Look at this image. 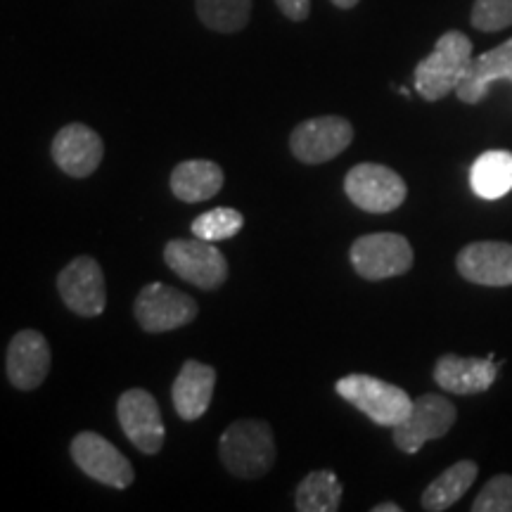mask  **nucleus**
<instances>
[{
	"mask_svg": "<svg viewBox=\"0 0 512 512\" xmlns=\"http://www.w3.org/2000/svg\"><path fill=\"white\" fill-rule=\"evenodd\" d=\"M472 62V41L463 31H446L425 60L415 67V91L422 100L437 102L460 86Z\"/></svg>",
	"mask_w": 512,
	"mask_h": 512,
	"instance_id": "obj_1",
	"label": "nucleus"
},
{
	"mask_svg": "<svg viewBox=\"0 0 512 512\" xmlns=\"http://www.w3.org/2000/svg\"><path fill=\"white\" fill-rule=\"evenodd\" d=\"M219 453L228 472L242 479L264 477L275 463V437L264 420H238L223 432Z\"/></svg>",
	"mask_w": 512,
	"mask_h": 512,
	"instance_id": "obj_2",
	"label": "nucleus"
},
{
	"mask_svg": "<svg viewBox=\"0 0 512 512\" xmlns=\"http://www.w3.org/2000/svg\"><path fill=\"white\" fill-rule=\"evenodd\" d=\"M337 394L351 406L366 413L375 425L394 427L411 413V396L396 384H389L373 375H347L335 384Z\"/></svg>",
	"mask_w": 512,
	"mask_h": 512,
	"instance_id": "obj_3",
	"label": "nucleus"
},
{
	"mask_svg": "<svg viewBox=\"0 0 512 512\" xmlns=\"http://www.w3.org/2000/svg\"><path fill=\"white\" fill-rule=\"evenodd\" d=\"M344 192L368 214H389L406 202V181L384 164H358L344 178Z\"/></svg>",
	"mask_w": 512,
	"mask_h": 512,
	"instance_id": "obj_4",
	"label": "nucleus"
},
{
	"mask_svg": "<svg viewBox=\"0 0 512 512\" xmlns=\"http://www.w3.org/2000/svg\"><path fill=\"white\" fill-rule=\"evenodd\" d=\"M351 266L366 280H387L411 271L413 247L399 233H370L351 245Z\"/></svg>",
	"mask_w": 512,
	"mask_h": 512,
	"instance_id": "obj_5",
	"label": "nucleus"
},
{
	"mask_svg": "<svg viewBox=\"0 0 512 512\" xmlns=\"http://www.w3.org/2000/svg\"><path fill=\"white\" fill-rule=\"evenodd\" d=\"M164 261L178 278L200 290H219L228 280L226 256L207 240H171L164 247Z\"/></svg>",
	"mask_w": 512,
	"mask_h": 512,
	"instance_id": "obj_6",
	"label": "nucleus"
},
{
	"mask_svg": "<svg viewBox=\"0 0 512 512\" xmlns=\"http://www.w3.org/2000/svg\"><path fill=\"white\" fill-rule=\"evenodd\" d=\"M458 418L456 406L439 394H422L413 401L411 413L394 427V444L403 453H418L425 441L441 439Z\"/></svg>",
	"mask_w": 512,
	"mask_h": 512,
	"instance_id": "obj_7",
	"label": "nucleus"
},
{
	"mask_svg": "<svg viewBox=\"0 0 512 512\" xmlns=\"http://www.w3.org/2000/svg\"><path fill=\"white\" fill-rule=\"evenodd\" d=\"M133 313L145 332H171L197 318V304L176 287L152 283L140 290Z\"/></svg>",
	"mask_w": 512,
	"mask_h": 512,
	"instance_id": "obj_8",
	"label": "nucleus"
},
{
	"mask_svg": "<svg viewBox=\"0 0 512 512\" xmlns=\"http://www.w3.org/2000/svg\"><path fill=\"white\" fill-rule=\"evenodd\" d=\"M354 140V126L344 117L306 119L292 131L290 150L304 164H325L342 155Z\"/></svg>",
	"mask_w": 512,
	"mask_h": 512,
	"instance_id": "obj_9",
	"label": "nucleus"
},
{
	"mask_svg": "<svg viewBox=\"0 0 512 512\" xmlns=\"http://www.w3.org/2000/svg\"><path fill=\"white\" fill-rule=\"evenodd\" d=\"M57 292L76 316L95 318L107 306V287L102 268L93 256H76L57 275Z\"/></svg>",
	"mask_w": 512,
	"mask_h": 512,
	"instance_id": "obj_10",
	"label": "nucleus"
},
{
	"mask_svg": "<svg viewBox=\"0 0 512 512\" xmlns=\"http://www.w3.org/2000/svg\"><path fill=\"white\" fill-rule=\"evenodd\" d=\"M72 458L95 482L114 486V489H128L133 484V467L128 458L100 434H76L72 441Z\"/></svg>",
	"mask_w": 512,
	"mask_h": 512,
	"instance_id": "obj_11",
	"label": "nucleus"
},
{
	"mask_svg": "<svg viewBox=\"0 0 512 512\" xmlns=\"http://www.w3.org/2000/svg\"><path fill=\"white\" fill-rule=\"evenodd\" d=\"M117 415L121 430L143 453H157L164 446V420L155 396L145 389H128L119 396Z\"/></svg>",
	"mask_w": 512,
	"mask_h": 512,
	"instance_id": "obj_12",
	"label": "nucleus"
},
{
	"mask_svg": "<svg viewBox=\"0 0 512 512\" xmlns=\"http://www.w3.org/2000/svg\"><path fill=\"white\" fill-rule=\"evenodd\" d=\"M456 268L465 280L486 287L512 285V245L498 240L472 242L456 256Z\"/></svg>",
	"mask_w": 512,
	"mask_h": 512,
	"instance_id": "obj_13",
	"label": "nucleus"
},
{
	"mask_svg": "<svg viewBox=\"0 0 512 512\" xmlns=\"http://www.w3.org/2000/svg\"><path fill=\"white\" fill-rule=\"evenodd\" d=\"M50 361H53V356H50V347L41 332H17L8 347V358H5L10 384L15 389H22V392L41 387L43 380L48 377Z\"/></svg>",
	"mask_w": 512,
	"mask_h": 512,
	"instance_id": "obj_14",
	"label": "nucleus"
},
{
	"mask_svg": "<svg viewBox=\"0 0 512 512\" xmlns=\"http://www.w3.org/2000/svg\"><path fill=\"white\" fill-rule=\"evenodd\" d=\"M105 157L102 138L86 124H67L53 140V159L67 176L88 178Z\"/></svg>",
	"mask_w": 512,
	"mask_h": 512,
	"instance_id": "obj_15",
	"label": "nucleus"
},
{
	"mask_svg": "<svg viewBox=\"0 0 512 512\" xmlns=\"http://www.w3.org/2000/svg\"><path fill=\"white\" fill-rule=\"evenodd\" d=\"M501 363L489 358H463L456 354H444L434 366V382L444 392L451 394H482L496 382Z\"/></svg>",
	"mask_w": 512,
	"mask_h": 512,
	"instance_id": "obj_16",
	"label": "nucleus"
},
{
	"mask_svg": "<svg viewBox=\"0 0 512 512\" xmlns=\"http://www.w3.org/2000/svg\"><path fill=\"white\" fill-rule=\"evenodd\" d=\"M496 81H512V38L489 53L472 57L465 79L456 88L458 100L465 105H477Z\"/></svg>",
	"mask_w": 512,
	"mask_h": 512,
	"instance_id": "obj_17",
	"label": "nucleus"
},
{
	"mask_svg": "<svg viewBox=\"0 0 512 512\" xmlns=\"http://www.w3.org/2000/svg\"><path fill=\"white\" fill-rule=\"evenodd\" d=\"M216 387V370L200 361H185L181 373H178L171 399H174L176 413L183 420H200L207 413L211 396Z\"/></svg>",
	"mask_w": 512,
	"mask_h": 512,
	"instance_id": "obj_18",
	"label": "nucleus"
},
{
	"mask_svg": "<svg viewBox=\"0 0 512 512\" xmlns=\"http://www.w3.org/2000/svg\"><path fill=\"white\" fill-rule=\"evenodd\" d=\"M223 188V169L209 159H188L171 174V192L178 200L195 204L207 202Z\"/></svg>",
	"mask_w": 512,
	"mask_h": 512,
	"instance_id": "obj_19",
	"label": "nucleus"
},
{
	"mask_svg": "<svg viewBox=\"0 0 512 512\" xmlns=\"http://www.w3.org/2000/svg\"><path fill=\"white\" fill-rule=\"evenodd\" d=\"M472 192L479 200H501L512 190V152L491 150L470 169Z\"/></svg>",
	"mask_w": 512,
	"mask_h": 512,
	"instance_id": "obj_20",
	"label": "nucleus"
},
{
	"mask_svg": "<svg viewBox=\"0 0 512 512\" xmlns=\"http://www.w3.org/2000/svg\"><path fill=\"white\" fill-rule=\"evenodd\" d=\"M479 467L472 460H458L448 470L434 479V482L422 491V510L427 512H441L448 510L453 503H458L470 486L475 484Z\"/></svg>",
	"mask_w": 512,
	"mask_h": 512,
	"instance_id": "obj_21",
	"label": "nucleus"
},
{
	"mask_svg": "<svg viewBox=\"0 0 512 512\" xmlns=\"http://www.w3.org/2000/svg\"><path fill=\"white\" fill-rule=\"evenodd\" d=\"M342 503V484L335 472L316 470L302 479L294 494L299 512H335Z\"/></svg>",
	"mask_w": 512,
	"mask_h": 512,
	"instance_id": "obj_22",
	"label": "nucleus"
},
{
	"mask_svg": "<svg viewBox=\"0 0 512 512\" xmlns=\"http://www.w3.org/2000/svg\"><path fill=\"white\" fill-rule=\"evenodd\" d=\"M197 17L204 27L219 34H235L249 24L252 0H195Z\"/></svg>",
	"mask_w": 512,
	"mask_h": 512,
	"instance_id": "obj_23",
	"label": "nucleus"
},
{
	"mask_svg": "<svg viewBox=\"0 0 512 512\" xmlns=\"http://www.w3.org/2000/svg\"><path fill=\"white\" fill-rule=\"evenodd\" d=\"M242 226H245V216L240 214L238 209L230 207H219L204 211L202 216H197L192 221V235L207 242H219V240H230L240 233Z\"/></svg>",
	"mask_w": 512,
	"mask_h": 512,
	"instance_id": "obj_24",
	"label": "nucleus"
},
{
	"mask_svg": "<svg viewBox=\"0 0 512 512\" xmlns=\"http://www.w3.org/2000/svg\"><path fill=\"white\" fill-rule=\"evenodd\" d=\"M470 22L486 34L508 29L512 24V0H475Z\"/></svg>",
	"mask_w": 512,
	"mask_h": 512,
	"instance_id": "obj_25",
	"label": "nucleus"
},
{
	"mask_svg": "<svg viewBox=\"0 0 512 512\" xmlns=\"http://www.w3.org/2000/svg\"><path fill=\"white\" fill-rule=\"evenodd\" d=\"M472 512H512V477H491L472 503Z\"/></svg>",
	"mask_w": 512,
	"mask_h": 512,
	"instance_id": "obj_26",
	"label": "nucleus"
},
{
	"mask_svg": "<svg viewBox=\"0 0 512 512\" xmlns=\"http://www.w3.org/2000/svg\"><path fill=\"white\" fill-rule=\"evenodd\" d=\"M275 5L292 22H304L311 15V0H275Z\"/></svg>",
	"mask_w": 512,
	"mask_h": 512,
	"instance_id": "obj_27",
	"label": "nucleus"
},
{
	"mask_svg": "<svg viewBox=\"0 0 512 512\" xmlns=\"http://www.w3.org/2000/svg\"><path fill=\"white\" fill-rule=\"evenodd\" d=\"M332 5H335V8H339V10H351V8H356L358 3H361V0H330Z\"/></svg>",
	"mask_w": 512,
	"mask_h": 512,
	"instance_id": "obj_28",
	"label": "nucleus"
},
{
	"mask_svg": "<svg viewBox=\"0 0 512 512\" xmlns=\"http://www.w3.org/2000/svg\"><path fill=\"white\" fill-rule=\"evenodd\" d=\"M373 512H401V505H396V503H380V505H375Z\"/></svg>",
	"mask_w": 512,
	"mask_h": 512,
	"instance_id": "obj_29",
	"label": "nucleus"
}]
</instances>
